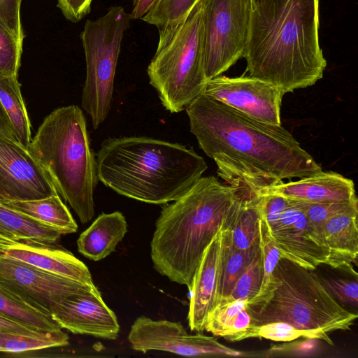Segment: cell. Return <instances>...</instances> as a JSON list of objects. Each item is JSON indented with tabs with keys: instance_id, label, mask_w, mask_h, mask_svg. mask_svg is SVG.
Instances as JSON below:
<instances>
[{
	"instance_id": "obj_1",
	"label": "cell",
	"mask_w": 358,
	"mask_h": 358,
	"mask_svg": "<svg viewBox=\"0 0 358 358\" xmlns=\"http://www.w3.org/2000/svg\"><path fill=\"white\" fill-rule=\"evenodd\" d=\"M185 110L199 147L238 192L257 194L322 170L281 125L251 118L203 94Z\"/></svg>"
},
{
	"instance_id": "obj_2",
	"label": "cell",
	"mask_w": 358,
	"mask_h": 358,
	"mask_svg": "<svg viewBox=\"0 0 358 358\" xmlns=\"http://www.w3.org/2000/svg\"><path fill=\"white\" fill-rule=\"evenodd\" d=\"M319 22V0L252 3L243 57L249 76L273 84L283 94L315 84L327 66Z\"/></svg>"
},
{
	"instance_id": "obj_3",
	"label": "cell",
	"mask_w": 358,
	"mask_h": 358,
	"mask_svg": "<svg viewBox=\"0 0 358 358\" xmlns=\"http://www.w3.org/2000/svg\"><path fill=\"white\" fill-rule=\"evenodd\" d=\"M96 158L99 181L120 195L152 204L176 201L208 169L192 148L146 136L107 138Z\"/></svg>"
},
{
	"instance_id": "obj_4",
	"label": "cell",
	"mask_w": 358,
	"mask_h": 358,
	"mask_svg": "<svg viewBox=\"0 0 358 358\" xmlns=\"http://www.w3.org/2000/svg\"><path fill=\"white\" fill-rule=\"evenodd\" d=\"M235 196L234 187L215 176H201L164 206L150 243L154 268L190 291L205 250L222 228Z\"/></svg>"
},
{
	"instance_id": "obj_5",
	"label": "cell",
	"mask_w": 358,
	"mask_h": 358,
	"mask_svg": "<svg viewBox=\"0 0 358 358\" xmlns=\"http://www.w3.org/2000/svg\"><path fill=\"white\" fill-rule=\"evenodd\" d=\"M27 149L80 221L90 222L95 213L94 192L99 179L96 158L80 108L69 105L55 109L45 117Z\"/></svg>"
},
{
	"instance_id": "obj_6",
	"label": "cell",
	"mask_w": 358,
	"mask_h": 358,
	"mask_svg": "<svg viewBox=\"0 0 358 358\" xmlns=\"http://www.w3.org/2000/svg\"><path fill=\"white\" fill-rule=\"evenodd\" d=\"M273 275L275 286L270 297L260 305L248 306L253 326L285 322L304 331L308 338L333 345L328 334L350 329L358 317L329 294L315 270L280 258Z\"/></svg>"
},
{
	"instance_id": "obj_7",
	"label": "cell",
	"mask_w": 358,
	"mask_h": 358,
	"mask_svg": "<svg viewBox=\"0 0 358 358\" xmlns=\"http://www.w3.org/2000/svg\"><path fill=\"white\" fill-rule=\"evenodd\" d=\"M203 2L195 4L171 41L156 50L147 69L150 85L171 113L185 110L203 93L208 82L203 56Z\"/></svg>"
},
{
	"instance_id": "obj_8",
	"label": "cell",
	"mask_w": 358,
	"mask_h": 358,
	"mask_svg": "<svg viewBox=\"0 0 358 358\" xmlns=\"http://www.w3.org/2000/svg\"><path fill=\"white\" fill-rule=\"evenodd\" d=\"M131 20L122 6H112L104 15L87 20L80 34L86 64L81 106L90 116L94 129L110 110L122 41Z\"/></svg>"
},
{
	"instance_id": "obj_9",
	"label": "cell",
	"mask_w": 358,
	"mask_h": 358,
	"mask_svg": "<svg viewBox=\"0 0 358 358\" xmlns=\"http://www.w3.org/2000/svg\"><path fill=\"white\" fill-rule=\"evenodd\" d=\"M252 8V0H203L202 44L207 81L243 57Z\"/></svg>"
},
{
	"instance_id": "obj_10",
	"label": "cell",
	"mask_w": 358,
	"mask_h": 358,
	"mask_svg": "<svg viewBox=\"0 0 358 358\" xmlns=\"http://www.w3.org/2000/svg\"><path fill=\"white\" fill-rule=\"evenodd\" d=\"M94 286L0 255V292L50 317L63 298Z\"/></svg>"
},
{
	"instance_id": "obj_11",
	"label": "cell",
	"mask_w": 358,
	"mask_h": 358,
	"mask_svg": "<svg viewBox=\"0 0 358 358\" xmlns=\"http://www.w3.org/2000/svg\"><path fill=\"white\" fill-rule=\"evenodd\" d=\"M128 340L134 350L169 352L186 357L244 356L243 352L228 348L212 336L189 334L179 322L154 320L144 315L133 323Z\"/></svg>"
},
{
	"instance_id": "obj_12",
	"label": "cell",
	"mask_w": 358,
	"mask_h": 358,
	"mask_svg": "<svg viewBox=\"0 0 358 358\" xmlns=\"http://www.w3.org/2000/svg\"><path fill=\"white\" fill-rule=\"evenodd\" d=\"M203 94L251 118L281 125L284 94L270 83L251 76L220 75L207 82Z\"/></svg>"
},
{
	"instance_id": "obj_13",
	"label": "cell",
	"mask_w": 358,
	"mask_h": 358,
	"mask_svg": "<svg viewBox=\"0 0 358 358\" xmlns=\"http://www.w3.org/2000/svg\"><path fill=\"white\" fill-rule=\"evenodd\" d=\"M266 224L281 258L311 270L326 264L329 250L322 236L290 199L280 216Z\"/></svg>"
},
{
	"instance_id": "obj_14",
	"label": "cell",
	"mask_w": 358,
	"mask_h": 358,
	"mask_svg": "<svg viewBox=\"0 0 358 358\" xmlns=\"http://www.w3.org/2000/svg\"><path fill=\"white\" fill-rule=\"evenodd\" d=\"M0 192L4 201L38 199L58 194L28 149L1 136Z\"/></svg>"
},
{
	"instance_id": "obj_15",
	"label": "cell",
	"mask_w": 358,
	"mask_h": 358,
	"mask_svg": "<svg viewBox=\"0 0 358 358\" xmlns=\"http://www.w3.org/2000/svg\"><path fill=\"white\" fill-rule=\"evenodd\" d=\"M50 316L61 329L73 334L115 340L120 331L115 313L105 303L96 286L67 295Z\"/></svg>"
},
{
	"instance_id": "obj_16",
	"label": "cell",
	"mask_w": 358,
	"mask_h": 358,
	"mask_svg": "<svg viewBox=\"0 0 358 358\" xmlns=\"http://www.w3.org/2000/svg\"><path fill=\"white\" fill-rule=\"evenodd\" d=\"M0 255L48 272L94 285L87 266L71 252L51 245L16 241L0 235Z\"/></svg>"
},
{
	"instance_id": "obj_17",
	"label": "cell",
	"mask_w": 358,
	"mask_h": 358,
	"mask_svg": "<svg viewBox=\"0 0 358 358\" xmlns=\"http://www.w3.org/2000/svg\"><path fill=\"white\" fill-rule=\"evenodd\" d=\"M289 199L309 203H332L357 199L353 180L333 171H319L295 181L282 182L266 188Z\"/></svg>"
},
{
	"instance_id": "obj_18",
	"label": "cell",
	"mask_w": 358,
	"mask_h": 358,
	"mask_svg": "<svg viewBox=\"0 0 358 358\" xmlns=\"http://www.w3.org/2000/svg\"><path fill=\"white\" fill-rule=\"evenodd\" d=\"M222 229L205 250L190 289L187 315L190 329L202 333L209 313L215 307Z\"/></svg>"
},
{
	"instance_id": "obj_19",
	"label": "cell",
	"mask_w": 358,
	"mask_h": 358,
	"mask_svg": "<svg viewBox=\"0 0 358 358\" xmlns=\"http://www.w3.org/2000/svg\"><path fill=\"white\" fill-rule=\"evenodd\" d=\"M127 232V223L122 213H103L80 234L78 250L91 260L99 261L115 250Z\"/></svg>"
},
{
	"instance_id": "obj_20",
	"label": "cell",
	"mask_w": 358,
	"mask_h": 358,
	"mask_svg": "<svg viewBox=\"0 0 358 358\" xmlns=\"http://www.w3.org/2000/svg\"><path fill=\"white\" fill-rule=\"evenodd\" d=\"M358 213L338 214L323 226V237L329 250L325 265L333 268L357 263L358 256Z\"/></svg>"
},
{
	"instance_id": "obj_21",
	"label": "cell",
	"mask_w": 358,
	"mask_h": 358,
	"mask_svg": "<svg viewBox=\"0 0 358 358\" xmlns=\"http://www.w3.org/2000/svg\"><path fill=\"white\" fill-rule=\"evenodd\" d=\"M229 208L224 228L231 236L235 247L245 250L261 243V213L258 195L243 194L236 192Z\"/></svg>"
},
{
	"instance_id": "obj_22",
	"label": "cell",
	"mask_w": 358,
	"mask_h": 358,
	"mask_svg": "<svg viewBox=\"0 0 358 358\" xmlns=\"http://www.w3.org/2000/svg\"><path fill=\"white\" fill-rule=\"evenodd\" d=\"M252 325L248 301L237 299L217 305L208 314L205 329L230 341L249 338Z\"/></svg>"
},
{
	"instance_id": "obj_23",
	"label": "cell",
	"mask_w": 358,
	"mask_h": 358,
	"mask_svg": "<svg viewBox=\"0 0 358 358\" xmlns=\"http://www.w3.org/2000/svg\"><path fill=\"white\" fill-rule=\"evenodd\" d=\"M260 247L261 243L245 250L236 248L232 242L230 231L223 225L215 306L228 297L236 282L252 261Z\"/></svg>"
},
{
	"instance_id": "obj_24",
	"label": "cell",
	"mask_w": 358,
	"mask_h": 358,
	"mask_svg": "<svg viewBox=\"0 0 358 358\" xmlns=\"http://www.w3.org/2000/svg\"><path fill=\"white\" fill-rule=\"evenodd\" d=\"M0 235L22 242L51 245L62 233L0 202Z\"/></svg>"
},
{
	"instance_id": "obj_25",
	"label": "cell",
	"mask_w": 358,
	"mask_h": 358,
	"mask_svg": "<svg viewBox=\"0 0 358 358\" xmlns=\"http://www.w3.org/2000/svg\"><path fill=\"white\" fill-rule=\"evenodd\" d=\"M1 203L37 221L58 229L62 234L75 233L78 230L76 221L58 194L38 199Z\"/></svg>"
},
{
	"instance_id": "obj_26",
	"label": "cell",
	"mask_w": 358,
	"mask_h": 358,
	"mask_svg": "<svg viewBox=\"0 0 358 358\" xmlns=\"http://www.w3.org/2000/svg\"><path fill=\"white\" fill-rule=\"evenodd\" d=\"M17 76H0V102L10 120L17 143L28 148L31 140V124Z\"/></svg>"
},
{
	"instance_id": "obj_27",
	"label": "cell",
	"mask_w": 358,
	"mask_h": 358,
	"mask_svg": "<svg viewBox=\"0 0 358 358\" xmlns=\"http://www.w3.org/2000/svg\"><path fill=\"white\" fill-rule=\"evenodd\" d=\"M199 0H158L141 19L155 25L159 32L157 50L164 48Z\"/></svg>"
},
{
	"instance_id": "obj_28",
	"label": "cell",
	"mask_w": 358,
	"mask_h": 358,
	"mask_svg": "<svg viewBox=\"0 0 358 358\" xmlns=\"http://www.w3.org/2000/svg\"><path fill=\"white\" fill-rule=\"evenodd\" d=\"M69 336L64 331L45 332L38 335H22L0 331V352L22 353L69 345Z\"/></svg>"
},
{
	"instance_id": "obj_29",
	"label": "cell",
	"mask_w": 358,
	"mask_h": 358,
	"mask_svg": "<svg viewBox=\"0 0 358 358\" xmlns=\"http://www.w3.org/2000/svg\"><path fill=\"white\" fill-rule=\"evenodd\" d=\"M261 245L263 259V280L257 295L248 303L252 307L266 301L275 289L273 272L281 258L278 249L271 239L266 222L262 217L260 222Z\"/></svg>"
},
{
	"instance_id": "obj_30",
	"label": "cell",
	"mask_w": 358,
	"mask_h": 358,
	"mask_svg": "<svg viewBox=\"0 0 358 358\" xmlns=\"http://www.w3.org/2000/svg\"><path fill=\"white\" fill-rule=\"evenodd\" d=\"M0 314L45 332L61 331L60 327L45 315L0 292Z\"/></svg>"
},
{
	"instance_id": "obj_31",
	"label": "cell",
	"mask_w": 358,
	"mask_h": 358,
	"mask_svg": "<svg viewBox=\"0 0 358 358\" xmlns=\"http://www.w3.org/2000/svg\"><path fill=\"white\" fill-rule=\"evenodd\" d=\"M262 280L263 259L261 245L252 261L236 282L230 294L220 303L237 299L247 300L249 303L259 293Z\"/></svg>"
},
{
	"instance_id": "obj_32",
	"label": "cell",
	"mask_w": 358,
	"mask_h": 358,
	"mask_svg": "<svg viewBox=\"0 0 358 358\" xmlns=\"http://www.w3.org/2000/svg\"><path fill=\"white\" fill-rule=\"evenodd\" d=\"M290 200L295 206L304 212L310 222L322 237L323 226L328 219L338 214L358 213L357 199L324 203Z\"/></svg>"
},
{
	"instance_id": "obj_33",
	"label": "cell",
	"mask_w": 358,
	"mask_h": 358,
	"mask_svg": "<svg viewBox=\"0 0 358 358\" xmlns=\"http://www.w3.org/2000/svg\"><path fill=\"white\" fill-rule=\"evenodd\" d=\"M317 275L324 288L340 304L343 303L357 308L358 278L355 270L343 276L324 277L317 273Z\"/></svg>"
},
{
	"instance_id": "obj_34",
	"label": "cell",
	"mask_w": 358,
	"mask_h": 358,
	"mask_svg": "<svg viewBox=\"0 0 358 358\" xmlns=\"http://www.w3.org/2000/svg\"><path fill=\"white\" fill-rule=\"evenodd\" d=\"M23 45L0 21V76H17Z\"/></svg>"
},
{
	"instance_id": "obj_35",
	"label": "cell",
	"mask_w": 358,
	"mask_h": 358,
	"mask_svg": "<svg viewBox=\"0 0 358 358\" xmlns=\"http://www.w3.org/2000/svg\"><path fill=\"white\" fill-rule=\"evenodd\" d=\"M308 338L303 331L285 322H272L258 326H253L249 338H264L274 341H292L298 338Z\"/></svg>"
},
{
	"instance_id": "obj_36",
	"label": "cell",
	"mask_w": 358,
	"mask_h": 358,
	"mask_svg": "<svg viewBox=\"0 0 358 358\" xmlns=\"http://www.w3.org/2000/svg\"><path fill=\"white\" fill-rule=\"evenodd\" d=\"M22 0H0V21L23 45L24 34L20 19Z\"/></svg>"
},
{
	"instance_id": "obj_37",
	"label": "cell",
	"mask_w": 358,
	"mask_h": 358,
	"mask_svg": "<svg viewBox=\"0 0 358 358\" xmlns=\"http://www.w3.org/2000/svg\"><path fill=\"white\" fill-rule=\"evenodd\" d=\"M92 1L57 0V6L67 20L76 23L90 13Z\"/></svg>"
},
{
	"instance_id": "obj_38",
	"label": "cell",
	"mask_w": 358,
	"mask_h": 358,
	"mask_svg": "<svg viewBox=\"0 0 358 358\" xmlns=\"http://www.w3.org/2000/svg\"><path fill=\"white\" fill-rule=\"evenodd\" d=\"M0 331L19 334L22 335H38L45 331L26 325L17 320L0 314Z\"/></svg>"
},
{
	"instance_id": "obj_39",
	"label": "cell",
	"mask_w": 358,
	"mask_h": 358,
	"mask_svg": "<svg viewBox=\"0 0 358 358\" xmlns=\"http://www.w3.org/2000/svg\"><path fill=\"white\" fill-rule=\"evenodd\" d=\"M158 0H133V8L130 16L133 20L142 19L154 6Z\"/></svg>"
},
{
	"instance_id": "obj_40",
	"label": "cell",
	"mask_w": 358,
	"mask_h": 358,
	"mask_svg": "<svg viewBox=\"0 0 358 358\" xmlns=\"http://www.w3.org/2000/svg\"><path fill=\"white\" fill-rule=\"evenodd\" d=\"M0 136L17 141L13 134V129L8 117L0 102Z\"/></svg>"
},
{
	"instance_id": "obj_41",
	"label": "cell",
	"mask_w": 358,
	"mask_h": 358,
	"mask_svg": "<svg viewBox=\"0 0 358 358\" xmlns=\"http://www.w3.org/2000/svg\"><path fill=\"white\" fill-rule=\"evenodd\" d=\"M4 201H5V199H4L3 196H2V194L0 192V202H3Z\"/></svg>"
},
{
	"instance_id": "obj_42",
	"label": "cell",
	"mask_w": 358,
	"mask_h": 358,
	"mask_svg": "<svg viewBox=\"0 0 358 358\" xmlns=\"http://www.w3.org/2000/svg\"><path fill=\"white\" fill-rule=\"evenodd\" d=\"M262 1V0H252V3H257V2H259V1Z\"/></svg>"
}]
</instances>
